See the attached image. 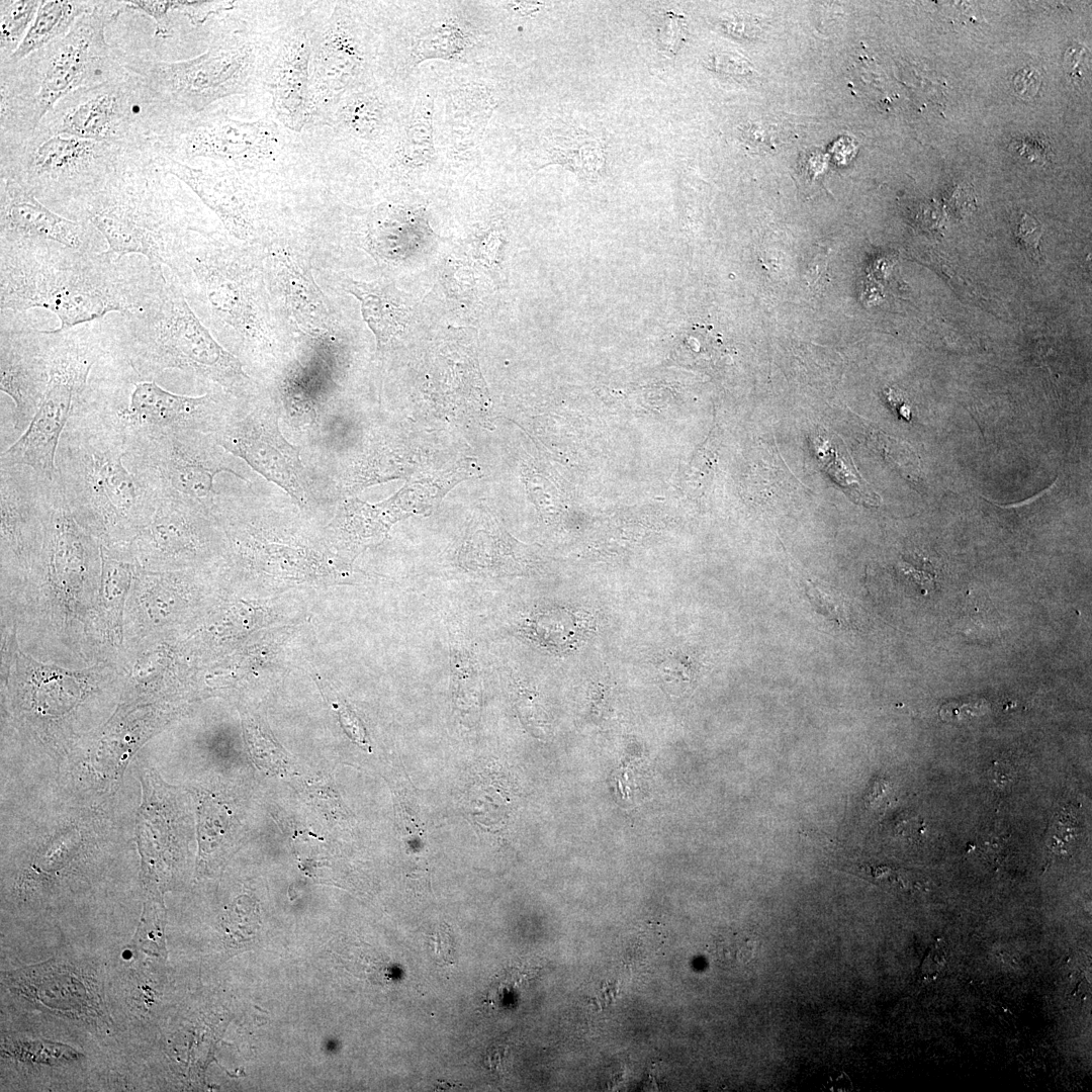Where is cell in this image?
Returning a JSON list of instances; mask_svg holds the SVG:
<instances>
[{"mask_svg":"<svg viewBox=\"0 0 1092 1092\" xmlns=\"http://www.w3.org/2000/svg\"><path fill=\"white\" fill-rule=\"evenodd\" d=\"M55 242L101 252L107 244L89 220L67 218L14 181L0 178V243Z\"/></svg>","mask_w":1092,"mask_h":1092,"instance_id":"obj_17","label":"cell"},{"mask_svg":"<svg viewBox=\"0 0 1092 1092\" xmlns=\"http://www.w3.org/2000/svg\"><path fill=\"white\" fill-rule=\"evenodd\" d=\"M274 133L265 122L247 123L200 112L171 123L154 139L153 147L160 157L182 163L199 158L244 163L269 157Z\"/></svg>","mask_w":1092,"mask_h":1092,"instance_id":"obj_14","label":"cell"},{"mask_svg":"<svg viewBox=\"0 0 1092 1092\" xmlns=\"http://www.w3.org/2000/svg\"><path fill=\"white\" fill-rule=\"evenodd\" d=\"M11 1050L19 1060L47 1064L70 1061L79 1056L70 1046L48 1041H20Z\"/></svg>","mask_w":1092,"mask_h":1092,"instance_id":"obj_31","label":"cell"},{"mask_svg":"<svg viewBox=\"0 0 1092 1092\" xmlns=\"http://www.w3.org/2000/svg\"><path fill=\"white\" fill-rule=\"evenodd\" d=\"M126 9L138 11L151 17L155 22V35L160 38L171 36L172 24L170 13L173 12L172 1L161 0H131L126 1Z\"/></svg>","mask_w":1092,"mask_h":1092,"instance_id":"obj_33","label":"cell"},{"mask_svg":"<svg viewBox=\"0 0 1092 1092\" xmlns=\"http://www.w3.org/2000/svg\"><path fill=\"white\" fill-rule=\"evenodd\" d=\"M173 122L150 89L125 71L63 97L38 128L92 141L148 144Z\"/></svg>","mask_w":1092,"mask_h":1092,"instance_id":"obj_9","label":"cell"},{"mask_svg":"<svg viewBox=\"0 0 1092 1092\" xmlns=\"http://www.w3.org/2000/svg\"><path fill=\"white\" fill-rule=\"evenodd\" d=\"M449 940H450V938H449V936L447 935L446 932H439L437 934V942L436 943L441 944V947L437 948L438 954L439 956L441 954L443 946H444L448 962L451 963V944L449 943Z\"/></svg>","mask_w":1092,"mask_h":1092,"instance_id":"obj_40","label":"cell"},{"mask_svg":"<svg viewBox=\"0 0 1092 1092\" xmlns=\"http://www.w3.org/2000/svg\"><path fill=\"white\" fill-rule=\"evenodd\" d=\"M310 44L302 30L291 32L283 41L271 73V95L280 121L300 130L310 113Z\"/></svg>","mask_w":1092,"mask_h":1092,"instance_id":"obj_21","label":"cell"},{"mask_svg":"<svg viewBox=\"0 0 1092 1092\" xmlns=\"http://www.w3.org/2000/svg\"><path fill=\"white\" fill-rule=\"evenodd\" d=\"M125 10L126 1H98L63 38L18 62H0V142L29 138L63 97L125 71L105 37Z\"/></svg>","mask_w":1092,"mask_h":1092,"instance_id":"obj_3","label":"cell"},{"mask_svg":"<svg viewBox=\"0 0 1092 1092\" xmlns=\"http://www.w3.org/2000/svg\"><path fill=\"white\" fill-rule=\"evenodd\" d=\"M158 294L140 311L107 315L116 354L139 380L178 369L238 394L251 383L242 362L201 322L176 276L165 268Z\"/></svg>","mask_w":1092,"mask_h":1092,"instance_id":"obj_5","label":"cell"},{"mask_svg":"<svg viewBox=\"0 0 1092 1092\" xmlns=\"http://www.w3.org/2000/svg\"><path fill=\"white\" fill-rule=\"evenodd\" d=\"M341 285L359 300L363 318L374 334L378 348H385L405 329L411 307L392 284L381 280L344 279Z\"/></svg>","mask_w":1092,"mask_h":1092,"instance_id":"obj_23","label":"cell"},{"mask_svg":"<svg viewBox=\"0 0 1092 1092\" xmlns=\"http://www.w3.org/2000/svg\"><path fill=\"white\" fill-rule=\"evenodd\" d=\"M1014 77V89L1022 97H1030L1038 90L1040 78L1033 68L1023 69Z\"/></svg>","mask_w":1092,"mask_h":1092,"instance_id":"obj_37","label":"cell"},{"mask_svg":"<svg viewBox=\"0 0 1092 1092\" xmlns=\"http://www.w3.org/2000/svg\"><path fill=\"white\" fill-rule=\"evenodd\" d=\"M169 175L153 144L136 150L89 198L81 220L94 224L109 251L171 270L187 234L199 228Z\"/></svg>","mask_w":1092,"mask_h":1092,"instance_id":"obj_4","label":"cell"},{"mask_svg":"<svg viewBox=\"0 0 1092 1092\" xmlns=\"http://www.w3.org/2000/svg\"><path fill=\"white\" fill-rule=\"evenodd\" d=\"M124 437L127 466L162 496H181L207 510L214 502L216 474L230 472L247 481L209 433L166 430Z\"/></svg>","mask_w":1092,"mask_h":1092,"instance_id":"obj_11","label":"cell"},{"mask_svg":"<svg viewBox=\"0 0 1092 1092\" xmlns=\"http://www.w3.org/2000/svg\"><path fill=\"white\" fill-rule=\"evenodd\" d=\"M39 4L38 0L0 1V62L7 61L17 51Z\"/></svg>","mask_w":1092,"mask_h":1092,"instance_id":"obj_28","label":"cell"},{"mask_svg":"<svg viewBox=\"0 0 1092 1092\" xmlns=\"http://www.w3.org/2000/svg\"><path fill=\"white\" fill-rule=\"evenodd\" d=\"M88 0H42L17 51L4 62H18L66 36L77 20L97 5Z\"/></svg>","mask_w":1092,"mask_h":1092,"instance_id":"obj_24","label":"cell"},{"mask_svg":"<svg viewBox=\"0 0 1092 1092\" xmlns=\"http://www.w3.org/2000/svg\"><path fill=\"white\" fill-rule=\"evenodd\" d=\"M156 156L166 173L187 185L214 212L232 238L249 242L256 237L255 217L247 192L232 171L218 167L199 168Z\"/></svg>","mask_w":1092,"mask_h":1092,"instance_id":"obj_19","label":"cell"},{"mask_svg":"<svg viewBox=\"0 0 1092 1092\" xmlns=\"http://www.w3.org/2000/svg\"><path fill=\"white\" fill-rule=\"evenodd\" d=\"M341 720L348 733L351 734L357 741L364 740V732L359 724L358 719L349 711L344 710L341 713Z\"/></svg>","mask_w":1092,"mask_h":1092,"instance_id":"obj_39","label":"cell"},{"mask_svg":"<svg viewBox=\"0 0 1092 1092\" xmlns=\"http://www.w3.org/2000/svg\"><path fill=\"white\" fill-rule=\"evenodd\" d=\"M223 925L233 945L239 944V941L249 939V935H254L257 926V912L255 906L248 907L241 900L236 901L235 906L228 913L224 919Z\"/></svg>","mask_w":1092,"mask_h":1092,"instance_id":"obj_32","label":"cell"},{"mask_svg":"<svg viewBox=\"0 0 1092 1092\" xmlns=\"http://www.w3.org/2000/svg\"><path fill=\"white\" fill-rule=\"evenodd\" d=\"M474 34L455 21L432 28L420 37L413 50V60L419 64L427 59L456 60L474 43Z\"/></svg>","mask_w":1092,"mask_h":1092,"instance_id":"obj_27","label":"cell"},{"mask_svg":"<svg viewBox=\"0 0 1092 1092\" xmlns=\"http://www.w3.org/2000/svg\"><path fill=\"white\" fill-rule=\"evenodd\" d=\"M122 63L177 121L241 92L247 83L251 52L236 37L221 36L205 53L189 60L161 62L122 56Z\"/></svg>","mask_w":1092,"mask_h":1092,"instance_id":"obj_10","label":"cell"},{"mask_svg":"<svg viewBox=\"0 0 1092 1092\" xmlns=\"http://www.w3.org/2000/svg\"><path fill=\"white\" fill-rule=\"evenodd\" d=\"M1014 235L1025 252L1033 260L1039 261L1041 257L1039 244L1042 235L1040 223L1033 216L1023 212L1017 222Z\"/></svg>","mask_w":1092,"mask_h":1092,"instance_id":"obj_34","label":"cell"},{"mask_svg":"<svg viewBox=\"0 0 1092 1092\" xmlns=\"http://www.w3.org/2000/svg\"><path fill=\"white\" fill-rule=\"evenodd\" d=\"M228 401V397L219 393L187 396L164 389L155 380H138L122 395L94 406L124 436L166 430L212 434L229 419Z\"/></svg>","mask_w":1092,"mask_h":1092,"instance_id":"obj_13","label":"cell"},{"mask_svg":"<svg viewBox=\"0 0 1092 1092\" xmlns=\"http://www.w3.org/2000/svg\"><path fill=\"white\" fill-rule=\"evenodd\" d=\"M52 343V330L37 329L26 311L0 309V388L14 402L11 421L21 434L44 395Z\"/></svg>","mask_w":1092,"mask_h":1092,"instance_id":"obj_15","label":"cell"},{"mask_svg":"<svg viewBox=\"0 0 1092 1092\" xmlns=\"http://www.w3.org/2000/svg\"><path fill=\"white\" fill-rule=\"evenodd\" d=\"M495 105L493 93L481 84H461L448 93L446 122L454 155L465 156L477 146Z\"/></svg>","mask_w":1092,"mask_h":1092,"instance_id":"obj_22","label":"cell"},{"mask_svg":"<svg viewBox=\"0 0 1092 1092\" xmlns=\"http://www.w3.org/2000/svg\"><path fill=\"white\" fill-rule=\"evenodd\" d=\"M807 594L812 598L817 607L824 608L829 618L835 620L838 624L845 623V606L843 601H839L836 598L834 599L830 594L825 593L822 589H809Z\"/></svg>","mask_w":1092,"mask_h":1092,"instance_id":"obj_36","label":"cell"},{"mask_svg":"<svg viewBox=\"0 0 1092 1092\" xmlns=\"http://www.w3.org/2000/svg\"><path fill=\"white\" fill-rule=\"evenodd\" d=\"M170 271L211 333L221 340L264 348L272 345L258 268L224 234L200 228L190 231Z\"/></svg>","mask_w":1092,"mask_h":1092,"instance_id":"obj_7","label":"cell"},{"mask_svg":"<svg viewBox=\"0 0 1092 1092\" xmlns=\"http://www.w3.org/2000/svg\"><path fill=\"white\" fill-rule=\"evenodd\" d=\"M988 710V703L983 700L970 701L968 703H949L942 706L939 710V716L944 721L964 720L971 717L980 716Z\"/></svg>","mask_w":1092,"mask_h":1092,"instance_id":"obj_35","label":"cell"},{"mask_svg":"<svg viewBox=\"0 0 1092 1092\" xmlns=\"http://www.w3.org/2000/svg\"><path fill=\"white\" fill-rule=\"evenodd\" d=\"M862 870L875 881L881 883L898 884L905 886L906 883L903 880V876L900 872L885 866H867Z\"/></svg>","mask_w":1092,"mask_h":1092,"instance_id":"obj_38","label":"cell"},{"mask_svg":"<svg viewBox=\"0 0 1092 1092\" xmlns=\"http://www.w3.org/2000/svg\"><path fill=\"white\" fill-rule=\"evenodd\" d=\"M278 419L273 408L258 407L240 420L228 419L211 436L224 451L304 505L309 492L300 452L283 436Z\"/></svg>","mask_w":1092,"mask_h":1092,"instance_id":"obj_16","label":"cell"},{"mask_svg":"<svg viewBox=\"0 0 1092 1092\" xmlns=\"http://www.w3.org/2000/svg\"><path fill=\"white\" fill-rule=\"evenodd\" d=\"M150 144L85 140L37 127L27 139L0 142V178L16 182L55 212L81 220L89 198Z\"/></svg>","mask_w":1092,"mask_h":1092,"instance_id":"obj_8","label":"cell"},{"mask_svg":"<svg viewBox=\"0 0 1092 1092\" xmlns=\"http://www.w3.org/2000/svg\"><path fill=\"white\" fill-rule=\"evenodd\" d=\"M49 383L31 423L0 456V466L26 465L51 480L56 454L70 419L88 404L123 367L107 321L52 330Z\"/></svg>","mask_w":1092,"mask_h":1092,"instance_id":"obj_6","label":"cell"},{"mask_svg":"<svg viewBox=\"0 0 1092 1092\" xmlns=\"http://www.w3.org/2000/svg\"><path fill=\"white\" fill-rule=\"evenodd\" d=\"M126 440L106 415L86 404L67 424L57 450V479L77 523L107 544L129 542L162 497L126 464Z\"/></svg>","mask_w":1092,"mask_h":1092,"instance_id":"obj_2","label":"cell"},{"mask_svg":"<svg viewBox=\"0 0 1092 1092\" xmlns=\"http://www.w3.org/2000/svg\"><path fill=\"white\" fill-rule=\"evenodd\" d=\"M432 112L433 105L429 97L416 105L396 154L401 166L418 168L434 161Z\"/></svg>","mask_w":1092,"mask_h":1092,"instance_id":"obj_26","label":"cell"},{"mask_svg":"<svg viewBox=\"0 0 1092 1092\" xmlns=\"http://www.w3.org/2000/svg\"><path fill=\"white\" fill-rule=\"evenodd\" d=\"M165 279V267L140 255L83 252L55 242L0 243V309L44 308L59 318L60 331L138 312Z\"/></svg>","mask_w":1092,"mask_h":1092,"instance_id":"obj_1","label":"cell"},{"mask_svg":"<svg viewBox=\"0 0 1092 1092\" xmlns=\"http://www.w3.org/2000/svg\"><path fill=\"white\" fill-rule=\"evenodd\" d=\"M599 140L576 129H557L547 138L549 162L562 165L583 177L598 175L604 163Z\"/></svg>","mask_w":1092,"mask_h":1092,"instance_id":"obj_25","label":"cell"},{"mask_svg":"<svg viewBox=\"0 0 1092 1092\" xmlns=\"http://www.w3.org/2000/svg\"><path fill=\"white\" fill-rule=\"evenodd\" d=\"M340 115L342 121L355 134L361 138H371L378 129L382 108L379 101L368 95H351L341 105Z\"/></svg>","mask_w":1092,"mask_h":1092,"instance_id":"obj_29","label":"cell"},{"mask_svg":"<svg viewBox=\"0 0 1092 1092\" xmlns=\"http://www.w3.org/2000/svg\"><path fill=\"white\" fill-rule=\"evenodd\" d=\"M364 53L352 23L345 15L331 18L313 57L310 74V110L312 106L331 105L362 74Z\"/></svg>","mask_w":1092,"mask_h":1092,"instance_id":"obj_20","label":"cell"},{"mask_svg":"<svg viewBox=\"0 0 1092 1092\" xmlns=\"http://www.w3.org/2000/svg\"><path fill=\"white\" fill-rule=\"evenodd\" d=\"M164 925V906L158 900L145 903L141 922L133 938L135 947L152 957L167 958Z\"/></svg>","mask_w":1092,"mask_h":1092,"instance_id":"obj_30","label":"cell"},{"mask_svg":"<svg viewBox=\"0 0 1092 1092\" xmlns=\"http://www.w3.org/2000/svg\"><path fill=\"white\" fill-rule=\"evenodd\" d=\"M61 486L26 465L0 466L2 567L40 570Z\"/></svg>","mask_w":1092,"mask_h":1092,"instance_id":"obj_12","label":"cell"},{"mask_svg":"<svg viewBox=\"0 0 1092 1092\" xmlns=\"http://www.w3.org/2000/svg\"><path fill=\"white\" fill-rule=\"evenodd\" d=\"M265 263L280 301L298 329L307 336L331 334V311L303 254L277 241L267 246Z\"/></svg>","mask_w":1092,"mask_h":1092,"instance_id":"obj_18","label":"cell"}]
</instances>
